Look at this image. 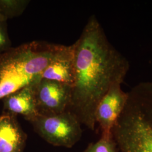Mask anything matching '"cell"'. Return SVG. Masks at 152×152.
Segmentation results:
<instances>
[{
  "label": "cell",
  "instance_id": "7a4b0ae2",
  "mask_svg": "<svg viewBox=\"0 0 152 152\" xmlns=\"http://www.w3.org/2000/svg\"><path fill=\"white\" fill-rule=\"evenodd\" d=\"M63 45L34 41L0 54V100L42 78L44 69Z\"/></svg>",
  "mask_w": 152,
  "mask_h": 152
},
{
  "label": "cell",
  "instance_id": "5b68a950",
  "mask_svg": "<svg viewBox=\"0 0 152 152\" xmlns=\"http://www.w3.org/2000/svg\"><path fill=\"white\" fill-rule=\"evenodd\" d=\"M35 98L39 114H59L67 110L72 97V86L41 78L35 85Z\"/></svg>",
  "mask_w": 152,
  "mask_h": 152
},
{
  "label": "cell",
  "instance_id": "9c48e42d",
  "mask_svg": "<svg viewBox=\"0 0 152 152\" xmlns=\"http://www.w3.org/2000/svg\"><path fill=\"white\" fill-rule=\"evenodd\" d=\"M36 83L24 87L4 98L5 112L15 115H22L29 122L36 118L39 114L35 98Z\"/></svg>",
  "mask_w": 152,
  "mask_h": 152
},
{
  "label": "cell",
  "instance_id": "7c38bea8",
  "mask_svg": "<svg viewBox=\"0 0 152 152\" xmlns=\"http://www.w3.org/2000/svg\"><path fill=\"white\" fill-rule=\"evenodd\" d=\"M11 48V41L7 31V21L0 19V54Z\"/></svg>",
  "mask_w": 152,
  "mask_h": 152
},
{
  "label": "cell",
  "instance_id": "52a82bcc",
  "mask_svg": "<svg viewBox=\"0 0 152 152\" xmlns=\"http://www.w3.org/2000/svg\"><path fill=\"white\" fill-rule=\"evenodd\" d=\"M42 78L72 86L74 81V53L72 45H63L44 69Z\"/></svg>",
  "mask_w": 152,
  "mask_h": 152
},
{
  "label": "cell",
  "instance_id": "3957f363",
  "mask_svg": "<svg viewBox=\"0 0 152 152\" xmlns=\"http://www.w3.org/2000/svg\"><path fill=\"white\" fill-rule=\"evenodd\" d=\"M112 137L118 152H152V81L139 83L128 92Z\"/></svg>",
  "mask_w": 152,
  "mask_h": 152
},
{
  "label": "cell",
  "instance_id": "277c9868",
  "mask_svg": "<svg viewBox=\"0 0 152 152\" xmlns=\"http://www.w3.org/2000/svg\"><path fill=\"white\" fill-rule=\"evenodd\" d=\"M29 122L39 136L54 146L71 148L81 137V124L68 110L59 114H38Z\"/></svg>",
  "mask_w": 152,
  "mask_h": 152
},
{
  "label": "cell",
  "instance_id": "6da1fadb",
  "mask_svg": "<svg viewBox=\"0 0 152 152\" xmlns=\"http://www.w3.org/2000/svg\"><path fill=\"white\" fill-rule=\"evenodd\" d=\"M72 46L74 81L67 110L81 124L94 130L98 104L113 85L123 83L130 63L109 42L95 15L90 17L80 37Z\"/></svg>",
  "mask_w": 152,
  "mask_h": 152
},
{
  "label": "cell",
  "instance_id": "8992f818",
  "mask_svg": "<svg viewBox=\"0 0 152 152\" xmlns=\"http://www.w3.org/2000/svg\"><path fill=\"white\" fill-rule=\"evenodd\" d=\"M121 85L119 83L113 85L98 104L95 121L100 127L102 137H112V130L125 108L128 92L122 90Z\"/></svg>",
  "mask_w": 152,
  "mask_h": 152
},
{
  "label": "cell",
  "instance_id": "30bf717a",
  "mask_svg": "<svg viewBox=\"0 0 152 152\" xmlns=\"http://www.w3.org/2000/svg\"><path fill=\"white\" fill-rule=\"evenodd\" d=\"M30 1L27 0H0V16L7 20L21 15Z\"/></svg>",
  "mask_w": 152,
  "mask_h": 152
},
{
  "label": "cell",
  "instance_id": "4fadbf2b",
  "mask_svg": "<svg viewBox=\"0 0 152 152\" xmlns=\"http://www.w3.org/2000/svg\"><path fill=\"white\" fill-rule=\"evenodd\" d=\"M0 19H2V18H1V16H0ZM3 20H4V19H3Z\"/></svg>",
  "mask_w": 152,
  "mask_h": 152
},
{
  "label": "cell",
  "instance_id": "8fae6325",
  "mask_svg": "<svg viewBox=\"0 0 152 152\" xmlns=\"http://www.w3.org/2000/svg\"><path fill=\"white\" fill-rule=\"evenodd\" d=\"M82 152H118V151L112 137H101L99 141L90 144Z\"/></svg>",
  "mask_w": 152,
  "mask_h": 152
},
{
  "label": "cell",
  "instance_id": "ba28073f",
  "mask_svg": "<svg viewBox=\"0 0 152 152\" xmlns=\"http://www.w3.org/2000/svg\"><path fill=\"white\" fill-rule=\"evenodd\" d=\"M27 135L15 115L4 112L0 115V152H23Z\"/></svg>",
  "mask_w": 152,
  "mask_h": 152
}]
</instances>
